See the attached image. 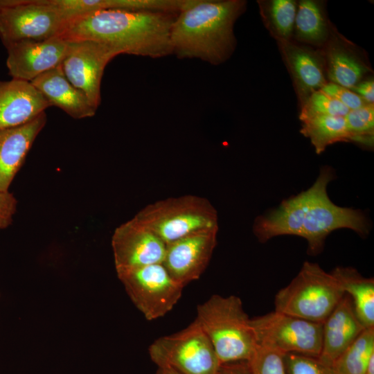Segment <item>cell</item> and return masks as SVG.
Returning a JSON list of instances; mask_svg holds the SVG:
<instances>
[{"mask_svg":"<svg viewBox=\"0 0 374 374\" xmlns=\"http://www.w3.org/2000/svg\"><path fill=\"white\" fill-rule=\"evenodd\" d=\"M335 178V170L323 166L308 190L258 216L253 225L258 240L265 242L279 235L301 237L308 242V253L317 255L323 250L327 236L337 229H350L366 237L371 224L365 213L359 209L337 206L330 200L327 188Z\"/></svg>","mask_w":374,"mask_h":374,"instance_id":"obj_1","label":"cell"},{"mask_svg":"<svg viewBox=\"0 0 374 374\" xmlns=\"http://www.w3.org/2000/svg\"><path fill=\"white\" fill-rule=\"evenodd\" d=\"M177 14L99 10L68 22L59 36L67 41L100 42L118 55L159 58L172 54L170 33Z\"/></svg>","mask_w":374,"mask_h":374,"instance_id":"obj_2","label":"cell"},{"mask_svg":"<svg viewBox=\"0 0 374 374\" xmlns=\"http://www.w3.org/2000/svg\"><path fill=\"white\" fill-rule=\"evenodd\" d=\"M245 6L241 0H192L172 24V54L215 65L225 62L234 51L233 26Z\"/></svg>","mask_w":374,"mask_h":374,"instance_id":"obj_3","label":"cell"},{"mask_svg":"<svg viewBox=\"0 0 374 374\" xmlns=\"http://www.w3.org/2000/svg\"><path fill=\"white\" fill-rule=\"evenodd\" d=\"M197 322L213 345L221 363L249 361L258 345L240 299L211 296L197 305Z\"/></svg>","mask_w":374,"mask_h":374,"instance_id":"obj_4","label":"cell"},{"mask_svg":"<svg viewBox=\"0 0 374 374\" xmlns=\"http://www.w3.org/2000/svg\"><path fill=\"white\" fill-rule=\"evenodd\" d=\"M345 293L317 263L305 262L299 274L275 296V311L323 323Z\"/></svg>","mask_w":374,"mask_h":374,"instance_id":"obj_5","label":"cell"},{"mask_svg":"<svg viewBox=\"0 0 374 374\" xmlns=\"http://www.w3.org/2000/svg\"><path fill=\"white\" fill-rule=\"evenodd\" d=\"M134 217L166 244L194 233L218 229L215 207L205 197L193 195L151 203Z\"/></svg>","mask_w":374,"mask_h":374,"instance_id":"obj_6","label":"cell"},{"mask_svg":"<svg viewBox=\"0 0 374 374\" xmlns=\"http://www.w3.org/2000/svg\"><path fill=\"white\" fill-rule=\"evenodd\" d=\"M158 367L181 374H217L221 363L209 339L195 319L188 327L157 339L148 348Z\"/></svg>","mask_w":374,"mask_h":374,"instance_id":"obj_7","label":"cell"},{"mask_svg":"<svg viewBox=\"0 0 374 374\" xmlns=\"http://www.w3.org/2000/svg\"><path fill=\"white\" fill-rule=\"evenodd\" d=\"M258 346L285 355L318 358L322 346L323 323L274 311L251 319Z\"/></svg>","mask_w":374,"mask_h":374,"instance_id":"obj_8","label":"cell"},{"mask_svg":"<svg viewBox=\"0 0 374 374\" xmlns=\"http://www.w3.org/2000/svg\"><path fill=\"white\" fill-rule=\"evenodd\" d=\"M116 271L130 299L148 320L165 316L181 296L184 287L170 276L162 263Z\"/></svg>","mask_w":374,"mask_h":374,"instance_id":"obj_9","label":"cell"},{"mask_svg":"<svg viewBox=\"0 0 374 374\" xmlns=\"http://www.w3.org/2000/svg\"><path fill=\"white\" fill-rule=\"evenodd\" d=\"M66 21L48 0H15L0 9V39L3 46L59 36Z\"/></svg>","mask_w":374,"mask_h":374,"instance_id":"obj_10","label":"cell"},{"mask_svg":"<svg viewBox=\"0 0 374 374\" xmlns=\"http://www.w3.org/2000/svg\"><path fill=\"white\" fill-rule=\"evenodd\" d=\"M68 53L61 64L69 82L82 91L98 109L100 86L107 64L118 54L107 45L92 40L69 41Z\"/></svg>","mask_w":374,"mask_h":374,"instance_id":"obj_11","label":"cell"},{"mask_svg":"<svg viewBox=\"0 0 374 374\" xmlns=\"http://www.w3.org/2000/svg\"><path fill=\"white\" fill-rule=\"evenodd\" d=\"M217 231L194 233L166 244L162 264L176 282L185 287L201 276L216 247Z\"/></svg>","mask_w":374,"mask_h":374,"instance_id":"obj_12","label":"cell"},{"mask_svg":"<svg viewBox=\"0 0 374 374\" xmlns=\"http://www.w3.org/2000/svg\"><path fill=\"white\" fill-rule=\"evenodd\" d=\"M70 42L55 36L42 41L26 40L6 47V66L13 79L31 82L39 75L60 65Z\"/></svg>","mask_w":374,"mask_h":374,"instance_id":"obj_13","label":"cell"},{"mask_svg":"<svg viewBox=\"0 0 374 374\" xmlns=\"http://www.w3.org/2000/svg\"><path fill=\"white\" fill-rule=\"evenodd\" d=\"M116 269L162 263L166 244L134 217L118 226L112 238Z\"/></svg>","mask_w":374,"mask_h":374,"instance_id":"obj_14","label":"cell"},{"mask_svg":"<svg viewBox=\"0 0 374 374\" xmlns=\"http://www.w3.org/2000/svg\"><path fill=\"white\" fill-rule=\"evenodd\" d=\"M50 107L30 82L0 80V130L27 123Z\"/></svg>","mask_w":374,"mask_h":374,"instance_id":"obj_15","label":"cell"},{"mask_svg":"<svg viewBox=\"0 0 374 374\" xmlns=\"http://www.w3.org/2000/svg\"><path fill=\"white\" fill-rule=\"evenodd\" d=\"M365 328L356 315L350 297L345 294L323 323L322 346L318 359L332 366Z\"/></svg>","mask_w":374,"mask_h":374,"instance_id":"obj_16","label":"cell"},{"mask_svg":"<svg viewBox=\"0 0 374 374\" xmlns=\"http://www.w3.org/2000/svg\"><path fill=\"white\" fill-rule=\"evenodd\" d=\"M46 123V114L43 112L27 123L0 130V191H8L14 177Z\"/></svg>","mask_w":374,"mask_h":374,"instance_id":"obj_17","label":"cell"},{"mask_svg":"<svg viewBox=\"0 0 374 374\" xmlns=\"http://www.w3.org/2000/svg\"><path fill=\"white\" fill-rule=\"evenodd\" d=\"M30 82L51 106L59 107L73 118L91 117L97 111L85 94L66 78L61 64Z\"/></svg>","mask_w":374,"mask_h":374,"instance_id":"obj_18","label":"cell"},{"mask_svg":"<svg viewBox=\"0 0 374 374\" xmlns=\"http://www.w3.org/2000/svg\"><path fill=\"white\" fill-rule=\"evenodd\" d=\"M348 294L356 315L366 328H374V280L363 276L351 267H337L330 271Z\"/></svg>","mask_w":374,"mask_h":374,"instance_id":"obj_19","label":"cell"},{"mask_svg":"<svg viewBox=\"0 0 374 374\" xmlns=\"http://www.w3.org/2000/svg\"><path fill=\"white\" fill-rule=\"evenodd\" d=\"M301 132L309 138L317 154L337 142L353 141L344 116H313L301 120Z\"/></svg>","mask_w":374,"mask_h":374,"instance_id":"obj_20","label":"cell"},{"mask_svg":"<svg viewBox=\"0 0 374 374\" xmlns=\"http://www.w3.org/2000/svg\"><path fill=\"white\" fill-rule=\"evenodd\" d=\"M287 59L301 93L308 98L326 84L323 68L310 51L296 46L287 50Z\"/></svg>","mask_w":374,"mask_h":374,"instance_id":"obj_21","label":"cell"},{"mask_svg":"<svg viewBox=\"0 0 374 374\" xmlns=\"http://www.w3.org/2000/svg\"><path fill=\"white\" fill-rule=\"evenodd\" d=\"M374 355V328H365L332 365L337 374H364Z\"/></svg>","mask_w":374,"mask_h":374,"instance_id":"obj_22","label":"cell"},{"mask_svg":"<svg viewBox=\"0 0 374 374\" xmlns=\"http://www.w3.org/2000/svg\"><path fill=\"white\" fill-rule=\"evenodd\" d=\"M328 62L331 82L350 90L359 82L366 70L355 57L339 48L330 52Z\"/></svg>","mask_w":374,"mask_h":374,"instance_id":"obj_23","label":"cell"},{"mask_svg":"<svg viewBox=\"0 0 374 374\" xmlns=\"http://www.w3.org/2000/svg\"><path fill=\"white\" fill-rule=\"evenodd\" d=\"M298 36L311 43H319L326 37V27L320 8L313 1H300L295 18Z\"/></svg>","mask_w":374,"mask_h":374,"instance_id":"obj_24","label":"cell"},{"mask_svg":"<svg viewBox=\"0 0 374 374\" xmlns=\"http://www.w3.org/2000/svg\"><path fill=\"white\" fill-rule=\"evenodd\" d=\"M344 118L353 141L371 146L373 142V104H365L350 110Z\"/></svg>","mask_w":374,"mask_h":374,"instance_id":"obj_25","label":"cell"},{"mask_svg":"<svg viewBox=\"0 0 374 374\" xmlns=\"http://www.w3.org/2000/svg\"><path fill=\"white\" fill-rule=\"evenodd\" d=\"M349 111L341 103L319 89L313 92L305 101L300 119L319 115L345 116Z\"/></svg>","mask_w":374,"mask_h":374,"instance_id":"obj_26","label":"cell"},{"mask_svg":"<svg viewBox=\"0 0 374 374\" xmlns=\"http://www.w3.org/2000/svg\"><path fill=\"white\" fill-rule=\"evenodd\" d=\"M248 362L251 374H287L283 355L269 348L258 346Z\"/></svg>","mask_w":374,"mask_h":374,"instance_id":"obj_27","label":"cell"},{"mask_svg":"<svg viewBox=\"0 0 374 374\" xmlns=\"http://www.w3.org/2000/svg\"><path fill=\"white\" fill-rule=\"evenodd\" d=\"M269 14L272 24L282 37L288 38L293 30L296 14V3L292 0H274Z\"/></svg>","mask_w":374,"mask_h":374,"instance_id":"obj_28","label":"cell"},{"mask_svg":"<svg viewBox=\"0 0 374 374\" xmlns=\"http://www.w3.org/2000/svg\"><path fill=\"white\" fill-rule=\"evenodd\" d=\"M287 374H337L332 366L321 362L318 358L303 355H283Z\"/></svg>","mask_w":374,"mask_h":374,"instance_id":"obj_29","label":"cell"},{"mask_svg":"<svg viewBox=\"0 0 374 374\" xmlns=\"http://www.w3.org/2000/svg\"><path fill=\"white\" fill-rule=\"evenodd\" d=\"M320 90L341 103L349 110L359 108L366 104L352 90L332 82L326 83Z\"/></svg>","mask_w":374,"mask_h":374,"instance_id":"obj_30","label":"cell"},{"mask_svg":"<svg viewBox=\"0 0 374 374\" xmlns=\"http://www.w3.org/2000/svg\"><path fill=\"white\" fill-rule=\"evenodd\" d=\"M17 200L8 191H0V229L10 226L17 209Z\"/></svg>","mask_w":374,"mask_h":374,"instance_id":"obj_31","label":"cell"},{"mask_svg":"<svg viewBox=\"0 0 374 374\" xmlns=\"http://www.w3.org/2000/svg\"><path fill=\"white\" fill-rule=\"evenodd\" d=\"M217 374H251L248 361H238L221 364Z\"/></svg>","mask_w":374,"mask_h":374,"instance_id":"obj_32","label":"cell"},{"mask_svg":"<svg viewBox=\"0 0 374 374\" xmlns=\"http://www.w3.org/2000/svg\"><path fill=\"white\" fill-rule=\"evenodd\" d=\"M352 90L359 95L367 104H373L374 82L373 80L359 82Z\"/></svg>","mask_w":374,"mask_h":374,"instance_id":"obj_33","label":"cell"},{"mask_svg":"<svg viewBox=\"0 0 374 374\" xmlns=\"http://www.w3.org/2000/svg\"><path fill=\"white\" fill-rule=\"evenodd\" d=\"M155 374H181L172 368L168 366H159Z\"/></svg>","mask_w":374,"mask_h":374,"instance_id":"obj_34","label":"cell"},{"mask_svg":"<svg viewBox=\"0 0 374 374\" xmlns=\"http://www.w3.org/2000/svg\"><path fill=\"white\" fill-rule=\"evenodd\" d=\"M364 374H374V355L369 359Z\"/></svg>","mask_w":374,"mask_h":374,"instance_id":"obj_35","label":"cell"}]
</instances>
